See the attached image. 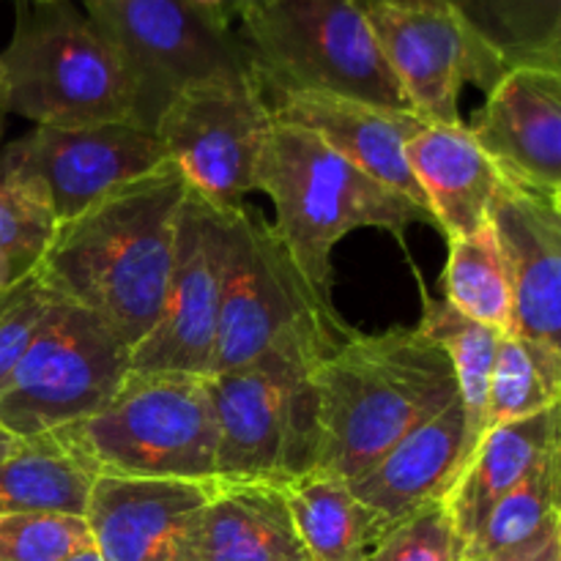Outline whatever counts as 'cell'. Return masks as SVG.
<instances>
[{"instance_id": "cell-1", "label": "cell", "mask_w": 561, "mask_h": 561, "mask_svg": "<svg viewBox=\"0 0 561 561\" xmlns=\"http://www.w3.org/2000/svg\"><path fill=\"white\" fill-rule=\"evenodd\" d=\"M186 190L170 159L118 186L55 228L36 277L58 299L93 312L131 351L162 312Z\"/></svg>"}, {"instance_id": "cell-2", "label": "cell", "mask_w": 561, "mask_h": 561, "mask_svg": "<svg viewBox=\"0 0 561 561\" xmlns=\"http://www.w3.org/2000/svg\"><path fill=\"white\" fill-rule=\"evenodd\" d=\"M316 469L354 482L460 398L447 351L416 329L351 332L316 365Z\"/></svg>"}, {"instance_id": "cell-3", "label": "cell", "mask_w": 561, "mask_h": 561, "mask_svg": "<svg viewBox=\"0 0 561 561\" xmlns=\"http://www.w3.org/2000/svg\"><path fill=\"white\" fill-rule=\"evenodd\" d=\"M255 190L272 197L279 241L327 312L332 305V250L356 228H383L403 241L431 211L370 179L307 129L274 121L257 164Z\"/></svg>"}, {"instance_id": "cell-4", "label": "cell", "mask_w": 561, "mask_h": 561, "mask_svg": "<svg viewBox=\"0 0 561 561\" xmlns=\"http://www.w3.org/2000/svg\"><path fill=\"white\" fill-rule=\"evenodd\" d=\"M332 348L321 334L288 332L247 365L208 376L217 480L285 485L316 469V365Z\"/></svg>"}, {"instance_id": "cell-5", "label": "cell", "mask_w": 561, "mask_h": 561, "mask_svg": "<svg viewBox=\"0 0 561 561\" xmlns=\"http://www.w3.org/2000/svg\"><path fill=\"white\" fill-rule=\"evenodd\" d=\"M53 436L93 477L217 480V420L203 376L129 370L104 409Z\"/></svg>"}, {"instance_id": "cell-6", "label": "cell", "mask_w": 561, "mask_h": 561, "mask_svg": "<svg viewBox=\"0 0 561 561\" xmlns=\"http://www.w3.org/2000/svg\"><path fill=\"white\" fill-rule=\"evenodd\" d=\"M236 20L266 102L285 93H332L409 110L362 0H272L241 9Z\"/></svg>"}, {"instance_id": "cell-7", "label": "cell", "mask_w": 561, "mask_h": 561, "mask_svg": "<svg viewBox=\"0 0 561 561\" xmlns=\"http://www.w3.org/2000/svg\"><path fill=\"white\" fill-rule=\"evenodd\" d=\"M9 113L36 126L135 121V88L113 44L69 0H31L0 53Z\"/></svg>"}, {"instance_id": "cell-8", "label": "cell", "mask_w": 561, "mask_h": 561, "mask_svg": "<svg viewBox=\"0 0 561 561\" xmlns=\"http://www.w3.org/2000/svg\"><path fill=\"white\" fill-rule=\"evenodd\" d=\"M85 14L118 53L146 129L186 88L252 75L233 25L184 0H85Z\"/></svg>"}, {"instance_id": "cell-9", "label": "cell", "mask_w": 561, "mask_h": 561, "mask_svg": "<svg viewBox=\"0 0 561 561\" xmlns=\"http://www.w3.org/2000/svg\"><path fill=\"white\" fill-rule=\"evenodd\" d=\"M288 332L321 334L340 345L354 329L318 305L274 225L261 211L233 208L211 376L266 354Z\"/></svg>"}, {"instance_id": "cell-10", "label": "cell", "mask_w": 561, "mask_h": 561, "mask_svg": "<svg viewBox=\"0 0 561 561\" xmlns=\"http://www.w3.org/2000/svg\"><path fill=\"white\" fill-rule=\"evenodd\" d=\"M129 354L93 312L58 299L0 392V425L27 442L96 414L129 376Z\"/></svg>"}, {"instance_id": "cell-11", "label": "cell", "mask_w": 561, "mask_h": 561, "mask_svg": "<svg viewBox=\"0 0 561 561\" xmlns=\"http://www.w3.org/2000/svg\"><path fill=\"white\" fill-rule=\"evenodd\" d=\"M272 124V107L250 75L186 88L164 107L153 131L186 186L233 211L255 190Z\"/></svg>"}, {"instance_id": "cell-12", "label": "cell", "mask_w": 561, "mask_h": 561, "mask_svg": "<svg viewBox=\"0 0 561 561\" xmlns=\"http://www.w3.org/2000/svg\"><path fill=\"white\" fill-rule=\"evenodd\" d=\"M365 14L405 104L425 124H460L466 82L488 93L507 71L447 0H370Z\"/></svg>"}, {"instance_id": "cell-13", "label": "cell", "mask_w": 561, "mask_h": 561, "mask_svg": "<svg viewBox=\"0 0 561 561\" xmlns=\"http://www.w3.org/2000/svg\"><path fill=\"white\" fill-rule=\"evenodd\" d=\"M230 225L233 211L186 190L175 219L173 268L162 312L129 354L135 373L211 376Z\"/></svg>"}, {"instance_id": "cell-14", "label": "cell", "mask_w": 561, "mask_h": 561, "mask_svg": "<svg viewBox=\"0 0 561 561\" xmlns=\"http://www.w3.org/2000/svg\"><path fill=\"white\" fill-rule=\"evenodd\" d=\"M168 162L157 131L135 124L36 126L0 151V173L25 179L69 222L118 186Z\"/></svg>"}, {"instance_id": "cell-15", "label": "cell", "mask_w": 561, "mask_h": 561, "mask_svg": "<svg viewBox=\"0 0 561 561\" xmlns=\"http://www.w3.org/2000/svg\"><path fill=\"white\" fill-rule=\"evenodd\" d=\"M211 482L96 477L85 526L104 561H203L201 515Z\"/></svg>"}, {"instance_id": "cell-16", "label": "cell", "mask_w": 561, "mask_h": 561, "mask_svg": "<svg viewBox=\"0 0 561 561\" xmlns=\"http://www.w3.org/2000/svg\"><path fill=\"white\" fill-rule=\"evenodd\" d=\"M488 225L513 294L510 332L561 354V201L502 179Z\"/></svg>"}, {"instance_id": "cell-17", "label": "cell", "mask_w": 561, "mask_h": 561, "mask_svg": "<svg viewBox=\"0 0 561 561\" xmlns=\"http://www.w3.org/2000/svg\"><path fill=\"white\" fill-rule=\"evenodd\" d=\"M471 135L504 181L561 201V71L515 66L488 91Z\"/></svg>"}, {"instance_id": "cell-18", "label": "cell", "mask_w": 561, "mask_h": 561, "mask_svg": "<svg viewBox=\"0 0 561 561\" xmlns=\"http://www.w3.org/2000/svg\"><path fill=\"white\" fill-rule=\"evenodd\" d=\"M268 107L274 121L301 126L362 173L427 208L405 162V142L425 126L414 113L332 93H285Z\"/></svg>"}, {"instance_id": "cell-19", "label": "cell", "mask_w": 561, "mask_h": 561, "mask_svg": "<svg viewBox=\"0 0 561 561\" xmlns=\"http://www.w3.org/2000/svg\"><path fill=\"white\" fill-rule=\"evenodd\" d=\"M466 466V414L460 398L383 453L348 482L356 502L387 531L433 502H444Z\"/></svg>"}, {"instance_id": "cell-20", "label": "cell", "mask_w": 561, "mask_h": 561, "mask_svg": "<svg viewBox=\"0 0 561 561\" xmlns=\"http://www.w3.org/2000/svg\"><path fill=\"white\" fill-rule=\"evenodd\" d=\"M405 162L433 225L447 239L469 236L488 225V206L502 175L469 126L425 124L405 142Z\"/></svg>"}, {"instance_id": "cell-21", "label": "cell", "mask_w": 561, "mask_h": 561, "mask_svg": "<svg viewBox=\"0 0 561 561\" xmlns=\"http://www.w3.org/2000/svg\"><path fill=\"white\" fill-rule=\"evenodd\" d=\"M553 449H559V405L482 433L453 491L444 499L460 546L474 535L493 504L524 482Z\"/></svg>"}, {"instance_id": "cell-22", "label": "cell", "mask_w": 561, "mask_h": 561, "mask_svg": "<svg viewBox=\"0 0 561 561\" xmlns=\"http://www.w3.org/2000/svg\"><path fill=\"white\" fill-rule=\"evenodd\" d=\"M203 561H310L283 485L214 480L201 515Z\"/></svg>"}, {"instance_id": "cell-23", "label": "cell", "mask_w": 561, "mask_h": 561, "mask_svg": "<svg viewBox=\"0 0 561 561\" xmlns=\"http://www.w3.org/2000/svg\"><path fill=\"white\" fill-rule=\"evenodd\" d=\"M310 561H367L381 540L376 518L351 493L348 482L307 471L283 485Z\"/></svg>"}, {"instance_id": "cell-24", "label": "cell", "mask_w": 561, "mask_h": 561, "mask_svg": "<svg viewBox=\"0 0 561 561\" xmlns=\"http://www.w3.org/2000/svg\"><path fill=\"white\" fill-rule=\"evenodd\" d=\"M96 477L71 458L53 433L22 442L0 463V515L55 513L85 515Z\"/></svg>"}, {"instance_id": "cell-25", "label": "cell", "mask_w": 561, "mask_h": 561, "mask_svg": "<svg viewBox=\"0 0 561 561\" xmlns=\"http://www.w3.org/2000/svg\"><path fill=\"white\" fill-rule=\"evenodd\" d=\"M455 9L504 69L561 71V0H455Z\"/></svg>"}, {"instance_id": "cell-26", "label": "cell", "mask_w": 561, "mask_h": 561, "mask_svg": "<svg viewBox=\"0 0 561 561\" xmlns=\"http://www.w3.org/2000/svg\"><path fill=\"white\" fill-rule=\"evenodd\" d=\"M420 329L447 351L466 414V460L488 431V383L502 332L460 316L447 301L425 296Z\"/></svg>"}, {"instance_id": "cell-27", "label": "cell", "mask_w": 561, "mask_h": 561, "mask_svg": "<svg viewBox=\"0 0 561 561\" xmlns=\"http://www.w3.org/2000/svg\"><path fill=\"white\" fill-rule=\"evenodd\" d=\"M444 296L453 310L477 323L510 332L513 323V294L507 268L491 225L469 236L449 239L447 266L442 274Z\"/></svg>"}, {"instance_id": "cell-28", "label": "cell", "mask_w": 561, "mask_h": 561, "mask_svg": "<svg viewBox=\"0 0 561 561\" xmlns=\"http://www.w3.org/2000/svg\"><path fill=\"white\" fill-rule=\"evenodd\" d=\"M559 458L561 449H553L524 482L504 493L491 513L482 518L474 535L460 546V559H482L496 557V553L513 551L524 542L535 540L540 531H546L553 520L561 518L559 513Z\"/></svg>"}, {"instance_id": "cell-29", "label": "cell", "mask_w": 561, "mask_h": 561, "mask_svg": "<svg viewBox=\"0 0 561 561\" xmlns=\"http://www.w3.org/2000/svg\"><path fill=\"white\" fill-rule=\"evenodd\" d=\"M561 354L520 334L502 332L488 383V427L535 416L559 405Z\"/></svg>"}, {"instance_id": "cell-30", "label": "cell", "mask_w": 561, "mask_h": 561, "mask_svg": "<svg viewBox=\"0 0 561 561\" xmlns=\"http://www.w3.org/2000/svg\"><path fill=\"white\" fill-rule=\"evenodd\" d=\"M55 228L58 219L36 186L0 173V290L36 274Z\"/></svg>"}, {"instance_id": "cell-31", "label": "cell", "mask_w": 561, "mask_h": 561, "mask_svg": "<svg viewBox=\"0 0 561 561\" xmlns=\"http://www.w3.org/2000/svg\"><path fill=\"white\" fill-rule=\"evenodd\" d=\"M85 548L93 546L80 515H0V561H66Z\"/></svg>"}, {"instance_id": "cell-32", "label": "cell", "mask_w": 561, "mask_h": 561, "mask_svg": "<svg viewBox=\"0 0 561 561\" xmlns=\"http://www.w3.org/2000/svg\"><path fill=\"white\" fill-rule=\"evenodd\" d=\"M460 540L447 504L433 502L383 531L367 561H458Z\"/></svg>"}, {"instance_id": "cell-33", "label": "cell", "mask_w": 561, "mask_h": 561, "mask_svg": "<svg viewBox=\"0 0 561 561\" xmlns=\"http://www.w3.org/2000/svg\"><path fill=\"white\" fill-rule=\"evenodd\" d=\"M55 301H58V296L44 288L36 274L22 279L14 288L0 290V392L11 381L36 334L47 323Z\"/></svg>"}, {"instance_id": "cell-34", "label": "cell", "mask_w": 561, "mask_h": 561, "mask_svg": "<svg viewBox=\"0 0 561 561\" xmlns=\"http://www.w3.org/2000/svg\"><path fill=\"white\" fill-rule=\"evenodd\" d=\"M463 561H561V518L553 520L546 531L513 551L496 553V557L463 559Z\"/></svg>"}, {"instance_id": "cell-35", "label": "cell", "mask_w": 561, "mask_h": 561, "mask_svg": "<svg viewBox=\"0 0 561 561\" xmlns=\"http://www.w3.org/2000/svg\"><path fill=\"white\" fill-rule=\"evenodd\" d=\"M184 3H190L192 9L203 11V14L214 16V20L233 25V16L239 14L241 0H184Z\"/></svg>"}, {"instance_id": "cell-36", "label": "cell", "mask_w": 561, "mask_h": 561, "mask_svg": "<svg viewBox=\"0 0 561 561\" xmlns=\"http://www.w3.org/2000/svg\"><path fill=\"white\" fill-rule=\"evenodd\" d=\"M20 447H22V438H16L14 433H9L3 425H0V463H3L5 458H11Z\"/></svg>"}, {"instance_id": "cell-37", "label": "cell", "mask_w": 561, "mask_h": 561, "mask_svg": "<svg viewBox=\"0 0 561 561\" xmlns=\"http://www.w3.org/2000/svg\"><path fill=\"white\" fill-rule=\"evenodd\" d=\"M5 113H9V102H5V82H3V75H0V135H3Z\"/></svg>"}, {"instance_id": "cell-38", "label": "cell", "mask_w": 561, "mask_h": 561, "mask_svg": "<svg viewBox=\"0 0 561 561\" xmlns=\"http://www.w3.org/2000/svg\"><path fill=\"white\" fill-rule=\"evenodd\" d=\"M66 561H104L102 557H99L96 551H93V548H85V551H80V553H75V557H69Z\"/></svg>"}, {"instance_id": "cell-39", "label": "cell", "mask_w": 561, "mask_h": 561, "mask_svg": "<svg viewBox=\"0 0 561 561\" xmlns=\"http://www.w3.org/2000/svg\"><path fill=\"white\" fill-rule=\"evenodd\" d=\"M261 3H272V0H241L239 11L241 9H250V5H261ZM362 3H367V0H362ZM236 16H239V14H236Z\"/></svg>"}, {"instance_id": "cell-40", "label": "cell", "mask_w": 561, "mask_h": 561, "mask_svg": "<svg viewBox=\"0 0 561 561\" xmlns=\"http://www.w3.org/2000/svg\"><path fill=\"white\" fill-rule=\"evenodd\" d=\"M367 3H370V0H367ZM392 3H400V0H392ZM447 3H453V5H455V0H447Z\"/></svg>"}, {"instance_id": "cell-41", "label": "cell", "mask_w": 561, "mask_h": 561, "mask_svg": "<svg viewBox=\"0 0 561 561\" xmlns=\"http://www.w3.org/2000/svg\"><path fill=\"white\" fill-rule=\"evenodd\" d=\"M36 3H47V0H36Z\"/></svg>"}]
</instances>
